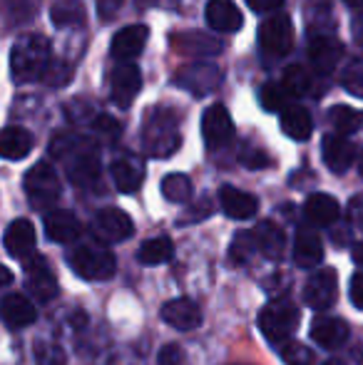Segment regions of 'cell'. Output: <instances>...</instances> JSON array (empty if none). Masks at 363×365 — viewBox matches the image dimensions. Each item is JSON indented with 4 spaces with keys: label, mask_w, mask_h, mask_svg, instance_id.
Returning <instances> with one entry per match:
<instances>
[{
    "label": "cell",
    "mask_w": 363,
    "mask_h": 365,
    "mask_svg": "<svg viewBox=\"0 0 363 365\" xmlns=\"http://www.w3.org/2000/svg\"><path fill=\"white\" fill-rule=\"evenodd\" d=\"M50 65V43L43 35H23L10 50V73L18 82H33L43 77Z\"/></svg>",
    "instance_id": "2"
},
{
    "label": "cell",
    "mask_w": 363,
    "mask_h": 365,
    "mask_svg": "<svg viewBox=\"0 0 363 365\" xmlns=\"http://www.w3.org/2000/svg\"><path fill=\"white\" fill-rule=\"evenodd\" d=\"M301 313L291 301H274L259 313V331L272 346H284L299 328Z\"/></svg>",
    "instance_id": "5"
},
{
    "label": "cell",
    "mask_w": 363,
    "mask_h": 365,
    "mask_svg": "<svg viewBox=\"0 0 363 365\" xmlns=\"http://www.w3.org/2000/svg\"><path fill=\"white\" fill-rule=\"evenodd\" d=\"M142 140H145L147 154H152V157H172L182 147V135L180 127H177L175 112L165 110V107L152 110L145 122Z\"/></svg>",
    "instance_id": "3"
},
{
    "label": "cell",
    "mask_w": 363,
    "mask_h": 365,
    "mask_svg": "<svg viewBox=\"0 0 363 365\" xmlns=\"http://www.w3.org/2000/svg\"><path fill=\"white\" fill-rule=\"evenodd\" d=\"M162 197L172 204H184L192 199V182L187 174H167L162 179Z\"/></svg>",
    "instance_id": "34"
},
{
    "label": "cell",
    "mask_w": 363,
    "mask_h": 365,
    "mask_svg": "<svg viewBox=\"0 0 363 365\" xmlns=\"http://www.w3.org/2000/svg\"><path fill=\"white\" fill-rule=\"evenodd\" d=\"M349 217H351V224L359 231H363V194H359V197H354L349 202Z\"/></svg>",
    "instance_id": "45"
},
{
    "label": "cell",
    "mask_w": 363,
    "mask_h": 365,
    "mask_svg": "<svg viewBox=\"0 0 363 365\" xmlns=\"http://www.w3.org/2000/svg\"><path fill=\"white\" fill-rule=\"evenodd\" d=\"M50 152L65 162L68 177L75 187H85V189L97 187L102 167H100V154H97V149L90 140L63 135L53 142Z\"/></svg>",
    "instance_id": "1"
},
{
    "label": "cell",
    "mask_w": 363,
    "mask_h": 365,
    "mask_svg": "<svg viewBox=\"0 0 363 365\" xmlns=\"http://www.w3.org/2000/svg\"><path fill=\"white\" fill-rule=\"evenodd\" d=\"M25 194H28V202L40 212L53 209L63 194L58 172L48 162H38L35 167H30L25 174Z\"/></svg>",
    "instance_id": "6"
},
{
    "label": "cell",
    "mask_w": 363,
    "mask_h": 365,
    "mask_svg": "<svg viewBox=\"0 0 363 365\" xmlns=\"http://www.w3.org/2000/svg\"><path fill=\"white\" fill-rule=\"evenodd\" d=\"M341 85L354 97H363V58L351 60L341 73Z\"/></svg>",
    "instance_id": "38"
},
{
    "label": "cell",
    "mask_w": 363,
    "mask_h": 365,
    "mask_svg": "<svg viewBox=\"0 0 363 365\" xmlns=\"http://www.w3.org/2000/svg\"><path fill=\"white\" fill-rule=\"evenodd\" d=\"M110 174H112L115 187L120 189L122 194L137 192V189L142 187V182H145V167H142V162H137V159H132V157L115 159L110 167Z\"/></svg>",
    "instance_id": "23"
},
{
    "label": "cell",
    "mask_w": 363,
    "mask_h": 365,
    "mask_svg": "<svg viewBox=\"0 0 363 365\" xmlns=\"http://www.w3.org/2000/svg\"><path fill=\"white\" fill-rule=\"evenodd\" d=\"M351 30H354L356 43L363 45V13H361V15H356V18H354V28H351Z\"/></svg>",
    "instance_id": "48"
},
{
    "label": "cell",
    "mask_w": 363,
    "mask_h": 365,
    "mask_svg": "<svg viewBox=\"0 0 363 365\" xmlns=\"http://www.w3.org/2000/svg\"><path fill=\"white\" fill-rule=\"evenodd\" d=\"M254 251H259L257 241H254V234L252 231H242V234L234 236L232 246H229V261H232L234 266H242L252 259Z\"/></svg>",
    "instance_id": "35"
},
{
    "label": "cell",
    "mask_w": 363,
    "mask_h": 365,
    "mask_svg": "<svg viewBox=\"0 0 363 365\" xmlns=\"http://www.w3.org/2000/svg\"><path fill=\"white\" fill-rule=\"evenodd\" d=\"M204 15H207V23L219 33H237L244 25L242 13L232 0H209Z\"/></svg>",
    "instance_id": "22"
},
{
    "label": "cell",
    "mask_w": 363,
    "mask_h": 365,
    "mask_svg": "<svg viewBox=\"0 0 363 365\" xmlns=\"http://www.w3.org/2000/svg\"><path fill=\"white\" fill-rule=\"evenodd\" d=\"M147 40H150V28L147 25H127L120 33H115L110 45V55L120 63H127V60H135L137 55L145 50Z\"/></svg>",
    "instance_id": "13"
},
{
    "label": "cell",
    "mask_w": 363,
    "mask_h": 365,
    "mask_svg": "<svg viewBox=\"0 0 363 365\" xmlns=\"http://www.w3.org/2000/svg\"><path fill=\"white\" fill-rule=\"evenodd\" d=\"M73 65L65 63V60H50V65L45 68L43 80L48 82L50 87H65L70 80H73Z\"/></svg>",
    "instance_id": "39"
},
{
    "label": "cell",
    "mask_w": 363,
    "mask_h": 365,
    "mask_svg": "<svg viewBox=\"0 0 363 365\" xmlns=\"http://www.w3.org/2000/svg\"><path fill=\"white\" fill-rule=\"evenodd\" d=\"M284 87L289 90L291 97H304L311 92V75L306 73V68H299V65H294V68H289L284 73Z\"/></svg>",
    "instance_id": "37"
},
{
    "label": "cell",
    "mask_w": 363,
    "mask_h": 365,
    "mask_svg": "<svg viewBox=\"0 0 363 365\" xmlns=\"http://www.w3.org/2000/svg\"><path fill=\"white\" fill-rule=\"evenodd\" d=\"M336 293H339V276L334 269H319L311 274V279L304 286V301L309 303L314 311H326L336 303Z\"/></svg>",
    "instance_id": "11"
},
{
    "label": "cell",
    "mask_w": 363,
    "mask_h": 365,
    "mask_svg": "<svg viewBox=\"0 0 363 365\" xmlns=\"http://www.w3.org/2000/svg\"><path fill=\"white\" fill-rule=\"evenodd\" d=\"M162 321L177 331H194L202 323V311L192 298H175L162 306Z\"/></svg>",
    "instance_id": "16"
},
{
    "label": "cell",
    "mask_w": 363,
    "mask_h": 365,
    "mask_svg": "<svg viewBox=\"0 0 363 365\" xmlns=\"http://www.w3.org/2000/svg\"><path fill=\"white\" fill-rule=\"evenodd\" d=\"M142 90V73L137 65L132 63H120L110 75V92L112 102L120 107H130L135 102V97Z\"/></svg>",
    "instance_id": "12"
},
{
    "label": "cell",
    "mask_w": 363,
    "mask_h": 365,
    "mask_svg": "<svg viewBox=\"0 0 363 365\" xmlns=\"http://www.w3.org/2000/svg\"><path fill=\"white\" fill-rule=\"evenodd\" d=\"M346 5H351V8H363V0H344Z\"/></svg>",
    "instance_id": "51"
},
{
    "label": "cell",
    "mask_w": 363,
    "mask_h": 365,
    "mask_svg": "<svg viewBox=\"0 0 363 365\" xmlns=\"http://www.w3.org/2000/svg\"><path fill=\"white\" fill-rule=\"evenodd\" d=\"M0 313H3V321L8 328H28L35 323L38 318V311L35 306L20 293H8L3 298V306H0Z\"/></svg>",
    "instance_id": "24"
},
{
    "label": "cell",
    "mask_w": 363,
    "mask_h": 365,
    "mask_svg": "<svg viewBox=\"0 0 363 365\" xmlns=\"http://www.w3.org/2000/svg\"><path fill=\"white\" fill-rule=\"evenodd\" d=\"M324 365H344L341 361H329V363H324Z\"/></svg>",
    "instance_id": "53"
},
{
    "label": "cell",
    "mask_w": 363,
    "mask_h": 365,
    "mask_svg": "<svg viewBox=\"0 0 363 365\" xmlns=\"http://www.w3.org/2000/svg\"><path fill=\"white\" fill-rule=\"evenodd\" d=\"M0 271H3V289H8L13 284V274H10V269H0Z\"/></svg>",
    "instance_id": "50"
},
{
    "label": "cell",
    "mask_w": 363,
    "mask_h": 365,
    "mask_svg": "<svg viewBox=\"0 0 363 365\" xmlns=\"http://www.w3.org/2000/svg\"><path fill=\"white\" fill-rule=\"evenodd\" d=\"M247 5L254 13H274L284 5V0H247Z\"/></svg>",
    "instance_id": "47"
},
{
    "label": "cell",
    "mask_w": 363,
    "mask_h": 365,
    "mask_svg": "<svg viewBox=\"0 0 363 365\" xmlns=\"http://www.w3.org/2000/svg\"><path fill=\"white\" fill-rule=\"evenodd\" d=\"M157 361H160V365H182L184 363V348L177 346V343H170V346H165L160 351Z\"/></svg>",
    "instance_id": "43"
},
{
    "label": "cell",
    "mask_w": 363,
    "mask_h": 365,
    "mask_svg": "<svg viewBox=\"0 0 363 365\" xmlns=\"http://www.w3.org/2000/svg\"><path fill=\"white\" fill-rule=\"evenodd\" d=\"M219 80H222L219 68H214V65H209V63H192L177 75V85L187 87L194 95H207V92H212Z\"/></svg>",
    "instance_id": "18"
},
{
    "label": "cell",
    "mask_w": 363,
    "mask_h": 365,
    "mask_svg": "<svg viewBox=\"0 0 363 365\" xmlns=\"http://www.w3.org/2000/svg\"><path fill=\"white\" fill-rule=\"evenodd\" d=\"M68 264H70V269L85 281L112 279L117 271L115 254L107 251L105 246H102V241H97V244H83V246H78V249H73L68 256Z\"/></svg>",
    "instance_id": "4"
},
{
    "label": "cell",
    "mask_w": 363,
    "mask_h": 365,
    "mask_svg": "<svg viewBox=\"0 0 363 365\" xmlns=\"http://www.w3.org/2000/svg\"><path fill=\"white\" fill-rule=\"evenodd\" d=\"M219 204L229 219H252L259 212V199L249 192H242L237 187H222L219 189Z\"/></svg>",
    "instance_id": "20"
},
{
    "label": "cell",
    "mask_w": 363,
    "mask_h": 365,
    "mask_svg": "<svg viewBox=\"0 0 363 365\" xmlns=\"http://www.w3.org/2000/svg\"><path fill=\"white\" fill-rule=\"evenodd\" d=\"M324 259V244L321 236L311 229H299L294 241V261L301 269H316Z\"/></svg>",
    "instance_id": "25"
},
{
    "label": "cell",
    "mask_w": 363,
    "mask_h": 365,
    "mask_svg": "<svg viewBox=\"0 0 363 365\" xmlns=\"http://www.w3.org/2000/svg\"><path fill=\"white\" fill-rule=\"evenodd\" d=\"M329 122L339 135H354L363 127V112L346 105H336L329 110Z\"/></svg>",
    "instance_id": "33"
},
{
    "label": "cell",
    "mask_w": 363,
    "mask_h": 365,
    "mask_svg": "<svg viewBox=\"0 0 363 365\" xmlns=\"http://www.w3.org/2000/svg\"><path fill=\"white\" fill-rule=\"evenodd\" d=\"M304 214L314 226H331L341 217V207L331 194H311L304 204Z\"/></svg>",
    "instance_id": "26"
},
{
    "label": "cell",
    "mask_w": 363,
    "mask_h": 365,
    "mask_svg": "<svg viewBox=\"0 0 363 365\" xmlns=\"http://www.w3.org/2000/svg\"><path fill=\"white\" fill-rule=\"evenodd\" d=\"M351 256H354V264H356V266H361V269H363V241H361V244H356V246H354V254H351Z\"/></svg>",
    "instance_id": "49"
},
{
    "label": "cell",
    "mask_w": 363,
    "mask_h": 365,
    "mask_svg": "<svg viewBox=\"0 0 363 365\" xmlns=\"http://www.w3.org/2000/svg\"><path fill=\"white\" fill-rule=\"evenodd\" d=\"M341 58H344V45L339 43L331 35H319V38L311 40L309 45V60L314 65L316 73L321 75H331L339 68Z\"/></svg>",
    "instance_id": "14"
},
{
    "label": "cell",
    "mask_w": 363,
    "mask_h": 365,
    "mask_svg": "<svg viewBox=\"0 0 363 365\" xmlns=\"http://www.w3.org/2000/svg\"><path fill=\"white\" fill-rule=\"evenodd\" d=\"M125 0H97V15L102 20H112L122 10Z\"/></svg>",
    "instance_id": "44"
},
{
    "label": "cell",
    "mask_w": 363,
    "mask_h": 365,
    "mask_svg": "<svg viewBox=\"0 0 363 365\" xmlns=\"http://www.w3.org/2000/svg\"><path fill=\"white\" fill-rule=\"evenodd\" d=\"M175 48L187 55H192V58H209V55L222 53V43H217V40L209 38V35H204V33L175 35Z\"/></svg>",
    "instance_id": "30"
},
{
    "label": "cell",
    "mask_w": 363,
    "mask_h": 365,
    "mask_svg": "<svg viewBox=\"0 0 363 365\" xmlns=\"http://www.w3.org/2000/svg\"><path fill=\"white\" fill-rule=\"evenodd\" d=\"M25 286H28L30 296L40 303H50L58 296V281L43 256H30L25 261Z\"/></svg>",
    "instance_id": "9"
},
{
    "label": "cell",
    "mask_w": 363,
    "mask_h": 365,
    "mask_svg": "<svg viewBox=\"0 0 363 365\" xmlns=\"http://www.w3.org/2000/svg\"><path fill=\"white\" fill-rule=\"evenodd\" d=\"M351 303H354L359 311H363V274H356L354 279H351Z\"/></svg>",
    "instance_id": "46"
},
{
    "label": "cell",
    "mask_w": 363,
    "mask_h": 365,
    "mask_svg": "<svg viewBox=\"0 0 363 365\" xmlns=\"http://www.w3.org/2000/svg\"><path fill=\"white\" fill-rule=\"evenodd\" d=\"M92 236L102 244H117V241H125L135 234V224L132 219L127 217L122 209H115V207H107V209H100L92 219Z\"/></svg>",
    "instance_id": "8"
},
{
    "label": "cell",
    "mask_w": 363,
    "mask_h": 365,
    "mask_svg": "<svg viewBox=\"0 0 363 365\" xmlns=\"http://www.w3.org/2000/svg\"><path fill=\"white\" fill-rule=\"evenodd\" d=\"M85 5L83 0H58V3L50 8V20H53L55 28L68 30V28H78L85 23Z\"/></svg>",
    "instance_id": "31"
},
{
    "label": "cell",
    "mask_w": 363,
    "mask_h": 365,
    "mask_svg": "<svg viewBox=\"0 0 363 365\" xmlns=\"http://www.w3.org/2000/svg\"><path fill=\"white\" fill-rule=\"evenodd\" d=\"M359 172H361V177H363V152L359 154Z\"/></svg>",
    "instance_id": "52"
},
{
    "label": "cell",
    "mask_w": 363,
    "mask_h": 365,
    "mask_svg": "<svg viewBox=\"0 0 363 365\" xmlns=\"http://www.w3.org/2000/svg\"><path fill=\"white\" fill-rule=\"evenodd\" d=\"M242 162H244V167H249V169H264V167H272V157H269L264 149H259V147H244L242 149Z\"/></svg>",
    "instance_id": "41"
},
{
    "label": "cell",
    "mask_w": 363,
    "mask_h": 365,
    "mask_svg": "<svg viewBox=\"0 0 363 365\" xmlns=\"http://www.w3.org/2000/svg\"><path fill=\"white\" fill-rule=\"evenodd\" d=\"M35 147V140L23 127H5L0 135V154L5 159H25Z\"/></svg>",
    "instance_id": "27"
},
{
    "label": "cell",
    "mask_w": 363,
    "mask_h": 365,
    "mask_svg": "<svg viewBox=\"0 0 363 365\" xmlns=\"http://www.w3.org/2000/svg\"><path fill=\"white\" fill-rule=\"evenodd\" d=\"M35 226L28 219H15L10 221V226L5 229L3 246L8 251V256L13 259H28L35 249Z\"/></svg>",
    "instance_id": "15"
},
{
    "label": "cell",
    "mask_w": 363,
    "mask_h": 365,
    "mask_svg": "<svg viewBox=\"0 0 363 365\" xmlns=\"http://www.w3.org/2000/svg\"><path fill=\"white\" fill-rule=\"evenodd\" d=\"M45 234L55 244H73L83 234V224L75 217L73 212H65V209H55L45 217Z\"/></svg>",
    "instance_id": "19"
},
{
    "label": "cell",
    "mask_w": 363,
    "mask_h": 365,
    "mask_svg": "<svg viewBox=\"0 0 363 365\" xmlns=\"http://www.w3.org/2000/svg\"><path fill=\"white\" fill-rule=\"evenodd\" d=\"M202 135L209 149H222L234 140L237 130H234L232 115L227 112L224 105H212L204 110L202 115Z\"/></svg>",
    "instance_id": "10"
},
{
    "label": "cell",
    "mask_w": 363,
    "mask_h": 365,
    "mask_svg": "<svg viewBox=\"0 0 363 365\" xmlns=\"http://www.w3.org/2000/svg\"><path fill=\"white\" fill-rule=\"evenodd\" d=\"M279 353L286 365H314V353L296 341H286Z\"/></svg>",
    "instance_id": "40"
},
{
    "label": "cell",
    "mask_w": 363,
    "mask_h": 365,
    "mask_svg": "<svg viewBox=\"0 0 363 365\" xmlns=\"http://www.w3.org/2000/svg\"><path fill=\"white\" fill-rule=\"evenodd\" d=\"M281 130H284V135L291 137V140L306 142L311 137V132H314V122H311V115L304 107L294 105L281 112Z\"/></svg>",
    "instance_id": "29"
},
{
    "label": "cell",
    "mask_w": 363,
    "mask_h": 365,
    "mask_svg": "<svg viewBox=\"0 0 363 365\" xmlns=\"http://www.w3.org/2000/svg\"><path fill=\"white\" fill-rule=\"evenodd\" d=\"M92 127H95L97 135H100V137H107V140H115V137H120V132H122V125L115 120V117H110V115L95 117Z\"/></svg>",
    "instance_id": "42"
},
{
    "label": "cell",
    "mask_w": 363,
    "mask_h": 365,
    "mask_svg": "<svg viewBox=\"0 0 363 365\" xmlns=\"http://www.w3.org/2000/svg\"><path fill=\"white\" fill-rule=\"evenodd\" d=\"M175 256V244H172L170 236H155V239H147L145 244L137 251V259L145 266H160Z\"/></svg>",
    "instance_id": "32"
},
{
    "label": "cell",
    "mask_w": 363,
    "mask_h": 365,
    "mask_svg": "<svg viewBox=\"0 0 363 365\" xmlns=\"http://www.w3.org/2000/svg\"><path fill=\"white\" fill-rule=\"evenodd\" d=\"M321 152H324V162L326 167L334 174H344L351 164L356 162V149L346 140V135H326L321 142Z\"/></svg>",
    "instance_id": "17"
},
{
    "label": "cell",
    "mask_w": 363,
    "mask_h": 365,
    "mask_svg": "<svg viewBox=\"0 0 363 365\" xmlns=\"http://www.w3.org/2000/svg\"><path fill=\"white\" fill-rule=\"evenodd\" d=\"M259 45L272 58H284L294 48V23L286 13L272 15L259 28Z\"/></svg>",
    "instance_id": "7"
},
{
    "label": "cell",
    "mask_w": 363,
    "mask_h": 365,
    "mask_svg": "<svg viewBox=\"0 0 363 365\" xmlns=\"http://www.w3.org/2000/svg\"><path fill=\"white\" fill-rule=\"evenodd\" d=\"M262 107L267 112H284L286 110V100H289V90L284 87V82H267L262 87Z\"/></svg>",
    "instance_id": "36"
},
{
    "label": "cell",
    "mask_w": 363,
    "mask_h": 365,
    "mask_svg": "<svg viewBox=\"0 0 363 365\" xmlns=\"http://www.w3.org/2000/svg\"><path fill=\"white\" fill-rule=\"evenodd\" d=\"M252 234L254 241H257V249L267 259H281V251H284V231H281V226H276L274 221H259L252 229Z\"/></svg>",
    "instance_id": "28"
},
{
    "label": "cell",
    "mask_w": 363,
    "mask_h": 365,
    "mask_svg": "<svg viewBox=\"0 0 363 365\" xmlns=\"http://www.w3.org/2000/svg\"><path fill=\"white\" fill-rule=\"evenodd\" d=\"M311 341L319 343L321 348H334L344 346L349 341V323L341 321V318H331V316H321L311 323Z\"/></svg>",
    "instance_id": "21"
}]
</instances>
